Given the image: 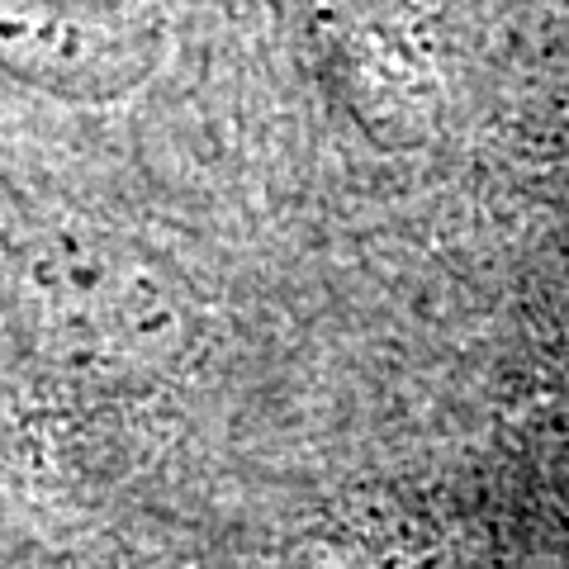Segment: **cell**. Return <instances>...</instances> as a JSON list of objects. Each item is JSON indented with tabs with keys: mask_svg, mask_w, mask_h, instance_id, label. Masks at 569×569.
Listing matches in <instances>:
<instances>
[{
	"mask_svg": "<svg viewBox=\"0 0 569 569\" xmlns=\"http://www.w3.org/2000/svg\"><path fill=\"white\" fill-rule=\"evenodd\" d=\"M0 58L43 86L123 81L142 58L133 0H0Z\"/></svg>",
	"mask_w": 569,
	"mask_h": 569,
	"instance_id": "1",
	"label": "cell"
}]
</instances>
